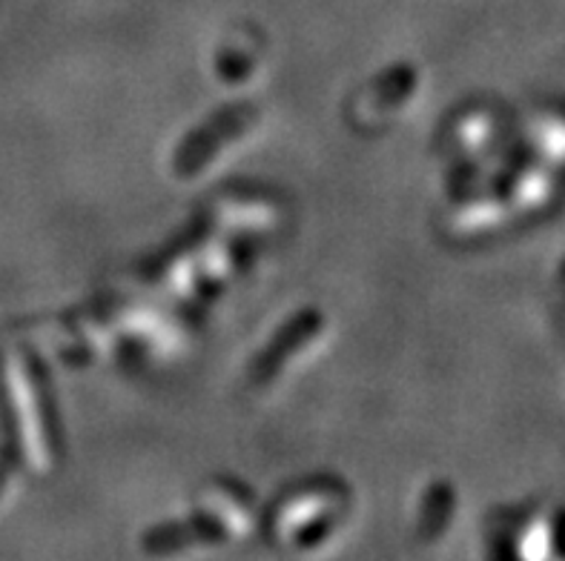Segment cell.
<instances>
[{
    "label": "cell",
    "instance_id": "7a4b0ae2",
    "mask_svg": "<svg viewBox=\"0 0 565 561\" xmlns=\"http://www.w3.org/2000/svg\"><path fill=\"white\" fill-rule=\"evenodd\" d=\"M322 313H316V310H305V313L296 315V319L276 335V342L262 353V358H258L256 367H253V381H267V378L290 358V353H294L296 347H305V344L322 330Z\"/></svg>",
    "mask_w": 565,
    "mask_h": 561
},
{
    "label": "cell",
    "instance_id": "6da1fadb",
    "mask_svg": "<svg viewBox=\"0 0 565 561\" xmlns=\"http://www.w3.org/2000/svg\"><path fill=\"white\" fill-rule=\"evenodd\" d=\"M256 121L258 109L253 104H236V107L215 112L204 127L195 129L193 136L181 141L179 152H175V164L172 166H175L181 179H193L201 166L213 161L222 143L242 138Z\"/></svg>",
    "mask_w": 565,
    "mask_h": 561
}]
</instances>
